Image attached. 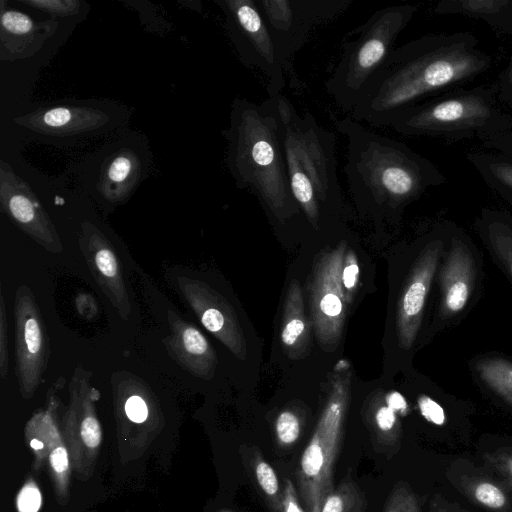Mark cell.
<instances>
[{
	"mask_svg": "<svg viewBox=\"0 0 512 512\" xmlns=\"http://www.w3.org/2000/svg\"><path fill=\"white\" fill-rule=\"evenodd\" d=\"M467 31L427 34L395 49L372 78L350 117L371 126H388L401 110L484 74L492 58Z\"/></svg>",
	"mask_w": 512,
	"mask_h": 512,
	"instance_id": "cell-1",
	"label": "cell"
},
{
	"mask_svg": "<svg viewBox=\"0 0 512 512\" xmlns=\"http://www.w3.org/2000/svg\"><path fill=\"white\" fill-rule=\"evenodd\" d=\"M347 140L344 172L356 203L379 213L399 214L447 178L405 143L365 128L351 117L335 121Z\"/></svg>",
	"mask_w": 512,
	"mask_h": 512,
	"instance_id": "cell-2",
	"label": "cell"
},
{
	"mask_svg": "<svg viewBox=\"0 0 512 512\" xmlns=\"http://www.w3.org/2000/svg\"><path fill=\"white\" fill-rule=\"evenodd\" d=\"M227 141V166L238 188L253 193L276 223L301 214L292 195L276 96L261 103L235 98Z\"/></svg>",
	"mask_w": 512,
	"mask_h": 512,
	"instance_id": "cell-3",
	"label": "cell"
},
{
	"mask_svg": "<svg viewBox=\"0 0 512 512\" xmlns=\"http://www.w3.org/2000/svg\"><path fill=\"white\" fill-rule=\"evenodd\" d=\"M276 102L292 195L311 227L319 229L323 215L341 202L336 136L310 112L299 114L284 94Z\"/></svg>",
	"mask_w": 512,
	"mask_h": 512,
	"instance_id": "cell-4",
	"label": "cell"
},
{
	"mask_svg": "<svg viewBox=\"0 0 512 512\" xmlns=\"http://www.w3.org/2000/svg\"><path fill=\"white\" fill-rule=\"evenodd\" d=\"M407 137L440 138L449 142L481 139V143L512 128V116L497 99L494 84L459 87L398 112L388 123Z\"/></svg>",
	"mask_w": 512,
	"mask_h": 512,
	"instance_id": "cell-5",
	"label": "cell"
},
{
	"mask_svg": "<svg viewBox=\"0 0 512 512\" xmlns=\"http://www.w3.org/2000/svg\"><path fill=\"white\" fill-rule=\"evenodd\" d=\"M417 11L415 4L387 6L347 33L355 38L345 36L341 57L324 82L327 93L344 111L353 110Z\"/></svg>",
	"mask_w": 512,
	"mask_h": 512,
	"instance_id": "cell-6",
	"label": "cell"
},
{
	"mask_svg": "<svg viewBox=\"0 0 512 512\" xmlns=\"http://www.w3.org/2000/svg\"><path fill=\"white\" fill-rule=\"evenodd\" d=\"M350 399V372L340 371L296 470L300 500L306 512H321L333 491V470L340 451Z\"/></svg>",
	"mask_w": 512,
	"mask_h": 512,
	"instance_id": "cell-7",
	"label": "cell"
},
{
	"mask_svg": "<svg viewBox=\"0 0 512 512\" xmlns=\"http://www.w3.org/2000/svg\"><path fill=\"white\" fill-rule=\"evenodd\" d=\"M482 256L466 231L449 221L446 250L436 277L439 299L435 329H445L464 317L479 293Z\"/></svg>",
	"mask_w": 512,
	"mask_h": 512,
	"instance_id": "cell-8",
	"label": "cell"
},
{
	"mask_svg": "<svg viewBox=\"0 0 512 512\" xmlns=\"http://www.w3.org/2000/svg\"><path fill=\"white\" fill-rule=\"evenodd\" d=\"M270 30L285 74L297 80L293 58L318 27L340 17L352 0H255Z\"/></svg>",
	"mask_w": 512,
	"mask_h": 512,
	"instance_id": "cell-9",
	"label": "cell"
},
{
	"mask_svg": "<svg viewBox=\"0 0 512 512\" xmlns=\"http://www.w3.org/2000/svg\"><path fill=\"white\" fill-rule=\"evenodd\" d=\"M224 13L225 27L241 63L260 70L268 79L269 97L282 94L285 72L270 30L255 0H215Z\"/></svg>",
	"mask_w": 512,
	"mask_h": 512,
	"instance_id": "cell-10",
	"label": "cell"
},
{
	"mask_svg": "<svg viewBox=\"0 0 512 512\" xmlns=\"http://www.w3.org/2000/svg\"><path fill=\"white\" fill-rule=\"evenodd\" d=\"M449 221L436 224L416 255L402 286L396 312L399 346L413 348L420 333L426 303L447 246Z\"/></svg>",
	"mask_w": 512,
	"mask_h": 512,
	"instance_id": "cell-11",
	"label": "cell"
},
{
	"mask_svg": "<svg viewBox=\"0 0 512 512\" xmlns=\"http://www.w3.org/2000/svg\"><path fill=\"white\" fill-rule=\"evenodd\" d=\"M345 241L333 249L324 251L314 263L308 292L310 320L313 331L322 349L337 348L347 316V301L341 282L345 253Z\"/></svg>",
	"mask_w": 512,
	"mask_h": 512,
	"instance_id": "cell-12",
	"label": "cell"
},
{
	"mask_svg": "<svg viewBox=\"0 0 512 512\" xmlns=\"http://www.w3.org/2000/svg\"><path fill=\"white\" fill-rule=\"evenodd\" d=\"M15 374L24 397L42 381L50 357L49 337L31 289L20 285L14 298Z\"/></svg>",
	"mask_w": 512,
	"mask_h": 512,
	"instance_id": "cell-13",
	"label": "cell"
},
{
	"mask_svg": "<svg viewBox=\"0 0 512 512\" xmlns=\"http://www.w3.org/2000/svg\"><path fill=\"white\" fill-rule=\"evenodd\" d=\"M0 204L10 220L45 250L63 251L56 227L37 196L3 160L0 162Z\"/></svg>",
	"mask_w": 512,
	"mask_h": 512,
	"instance_id": "cell-14",
	"label": "cell"
},
{
	"mask_svg": "<svg viewBox=\"0 0 512 512\" xmlns=\"http://www.w3.org/2000/svg\"><path fill=\"white\" fill-rule=\"evenodd\" d=\"M177 287L207 331L237 358L244 360L247 345L238 317L219 292L198 279L179 276Z\"/></svg>",
	"mask_w": 512,
	"mask_h": 512,
	"instance_id": "cell-15",
	"label": "cell"
},
{
	"mask_svg": "<svg viewBox=\"0 0 512 512\" xmlns=\"http://www.w3.org/2000/svg\"><path fill=\"white\" fill-rule=\"evenodd\" d=\"M79 246L101 291L121 318L127 320L132 306L121 264L112 244L92 223L84 222Z\"/></svg>",
	"mask_w": 512,
	"mask_h": 512,
	"instance_id": "cell-16",
	"label": "cell"
},
{
	"mask_svg": "<svg viewBox=\"0 0 512 512\" xmlns=\"http://www.w3.org/2000/svg\"><path fill=\"white\" fill-rule=\"evenodd\" d=\"M14 121L40 134L74 136L102 128L110 117L106 111L95 106L58 104L38 108Z\"/></svg>",
	"mask_w": 512,
	"mask_h": 512,
	"instance_id": "cell-17",
	"label": "cell"
},
{
	"mask_svg": "<svg viewBox=\"0 0 512 512\" xmlns=\"http://www.w3.org/2000/svg\"><path fill=\"white\" fill-rule=\"evenodd\" d=\"M147 162L144 152L132 144H123L108 153L100 163L96 191L111 205L127 201L144 179Z\"/></svg>",
	"mask_w": 512,
	"mask_h": 512,
	"instance_id": "cell-18",
	"label": "cell"
},
{
	"mask_svg": "<svg viewBox=\"0 0 512 512\" xmlns=\"http://www.w3.org/2000/svg\"><path fill=\"white\" fill-rule=\"evenodd\" d=\"M55 19L36 21L28 14L0 2V60L14 61L36 54L56 32Z\"/></svg>",
	"mask_w": 512,
	"mask_h": 512,
	"instance_id": "cell-19",
	"label": "cell"
},
{
	"mask_svg": "<svg viewBox=\"0 0 512 512\" xmlns=\"http://www.w3.org/2000/svg\"><path fill=\"white\" fill-rule=\"evenodd\" d=\"M170 334L163 339L169 355L187 372L211 380L217 355L202 332L174 312H168Z\"/></svg>",
	"mask_w": 512,
	"mask_h": 512,
	"instance_id": "cell-20",
	"label": "cell"
},
{
	"mask_svg": "<svg viewBox=\"0 0 512 512\" xmlns=\"http://www.w3.org/2000/svg\"><path fill=\"white\" fill-rule=\"evenodd\" d=\"M474 227L494 262L512 283V214L506 210L482 208Z\"/></svg>",
	"mask_w": 512,
	"mask_h": 512,
	"instance_id": "cell-21",
	"label": "cell"
},
{
	"mask_svg": "<svg viewBox=\"0 0 512 512\" xmlns=\"http://www.w3.org/2000/svg\"><path fill=\"white\" fill-rule=\"evenodd\" d=\"M433 12L481 20L512 41V0H440Z\"/></svg>",
	"mask_w": 512,
	"mask_h": 512,
	"instance_id": "cell-22",
	"label": "cell"
},
{
	"mask_svg": "<svg viewBox=\"0 0 512 512\" xmlns=\"http://www.w3.org/2000/svg\"><path fill=\"white\" fill-rule=\"evenodd\" d=\"M281 343L292 359L305 356L310 344V324L305 315L301 286L293 279L287 289L281 323Z\"/></svg>",
	"mask_w": 512,
	"mask_h": 512,
	"instance_id": "cell-23",
	"label": "cell"
},
{
	"mask_svg": "<svg viewBox=\"0 0 512 512\" xmlns=\"http://www.w3.org/2000/svg\"><path fill=\"white\" fill-rule=\"evenodd\" d=\"M475 381L512 406V360L489 352L475 356L469 363Z\"/></svg>",
	"mask_w": 512,
	"mask_h": 512,
	"instance_id": "cell-24",
	"label": "cell"
},
{
	"mask_svg": "<svg viewBox=\"0 0 512 512\" xmlns=\"http://www.w3.org/2000/svg\"><path fill=\"white\" fill-rule=\"evenodd\" d=\"M465 157L487 187L512 206V159L490 150H473Z\"/></svg>",
	"mask_w": 512,
	"mask_h": 512,
	"instance_id": "cell-25",
	"label": "cell"
},
{
	"mask_svg": "<svg viewBox=\"0 0 512 512\" xmlns=\"http://www.w3.org/2000/svg\"><path fill=\"white\" fill-rule=\"evenodd\" d=\"M365 422L373 449L387 457L393 455L399 446L401 434L397 413L385 401H375L365 412Z\"/></svg>",
	"mask_w": 512,
	"mask_h": 512,
	"instance_id": "cell-26",
	"label": "cell"
},
{
	"mask_svg": "<svg viewBox=\"0 0 512 512\" xmlns=\"http://www.w3.org/2000/svg\"><path fill=\"white\" fill-rule=\"evenodd\" d=\"M246 459L248 474L260 490L271 512H284L283 490L280 489L274 469L255 446H248Z\"/></svg>",
	"mask_w": 512,
	"mask_h": 512,
	"instance_id": "cell-27",
	"label": "cell"
},
{
	"mask_svg": "<svg viewBox=\"0 0 512 512\" xmlns=\"http://www.w3.org/2000/svg\"><path fill=\"white\" fill-rule=\"evenodd\" d=\"M367 499L350 473L325 499L321 512H366Z\"/></svg>",
	"mask_w": 512,
	"mask_h": 512,
	"instance_id": "cell-28",
	"label": "cell"
},
{
	"mask_svg": "<svg viewBox=\"0 0 512 512\" xmlns=\"http://www.w3.org/2000/svg\"><path fill=\"white\" fill-rule=\"evenodd\" d=\"M21 4L40 10L52 17H73L81 13L84 2L79 0H20Z\"/></svg>",
	"mask_w": 512,
	"mask_h": 512,
	"instance_id": "cell-29",
	"label": "cell"
},
{
	"mask_svg": "<svg viewBox=\"0 0 512 512\" xmlns=\"http://www.w3.org/2000/svg\"><path fill=\"white\" fill-rule=\"evenodd\" d=\"M301 423L298 416L290 411H282L275 421V435L277 442L282 447H290L299 438Z\"/></svg>",
	"mask_w": 512,
	"mask_h": 512,
	"instance_id": "cell-30",
	"label": "cell"
},
{
	"mask_svg": "<svg viewBox=\"0 0 512 512\" xmlns=\"http://www.w3.org/2000/svg\"><path fill=\"white\" fill-rule=\"evenodd\" d=\"M358 279L359 265L356 254L352 249L347 248L342 266L341 282L348 304L353 300L358 285Z\"/></svg>",
	"mask_w": 512,
	"mask_h": 512,
	"instance_id": "cell-31",
	"label": "cell"
},
{
	"mask_svg": "<svg viewBox=\"0 0 512 512\" xmlns=\"http://www.w3.org/2000/svg\"><path fill=\"white\" fill-rule=\"evenodd\" d=\"M494 86L499 103L512 116V58L498 75Z\"/></svg>",
	"mask_w": 512,
	"mask_h": 512,
	"instance_id": "cell-32",
	"label": "cell"
},
{
	"mask_svg": "<svg viewBox=\"0 0 512 512\" xmlns=\"http://www.w3.org/2000/svg\"><path fill=\"white\" fill-rule=\"evenodd\" d=\"M417 404L421 415L427 421L435 425H443L445 423V411L434 398L427 394H420L417 398Z\"/></svg>",
	"mask_w": 512,
	"mask_h": 512,
	"instance_id": "cell-33",
	"label": "cell"
},
{
	"mask_svg": "<svg viewBox=\"0 0 512 512\" xmlns=\"http://www.w3.org/2000/svg\"><path fill=\"white\" fill-rule=\"evenodd\" d=\"M383 512H417V507L406 489L395 487L389 495Z\"/></svg>",
	"mask_w": 512,
	"mask_h": 512,
	"instance_id": "cell-34",
	"label": "cell"
},
{
	"mask_svg": "<svg viewBox=\"0 0 512 512\" xmlns=\"http://www.w3.org/2000/svg\"><path fill=\"white\" fill-rule=\"evenodd\" d=\"M8 373V324L2 291L0 293V376L5 379Z\"/></svg>",
	"mask_w": 512,
	"mask_h": 512,
	"instance_id": "cell-35",
	"label": "cell"
},
{
	"mask_svg": "<svg viewBox=\"0 0 512 512\" xmlns=\"http://www.w3.org/2000/svg\"><path fill=\"white\" fill-rule=\"evenodd\" d=\"M476 498L491 508L502 507L505 503L503 493L490 483H482L475 490Z\"/></svg>",
	"mask_w": 512,
	"mask_h": 512,
	"instance_id": "cell-36",
	"label": "cell"
},
{
	"mask_svg": "<svg viewBox=\"0 0 512 512\" xmlns=\"http://www.w3.org/2000/svg\"><path fill=\"white\" fill-rule=\"evenodd\" d=\"M20 512H37L41 505V495L33 484L26 485L18 495Z\"/></svg>",
	"mask_w": 512,
	"mask_h": 512,
	"instance_id": "cell-37",
	"label": "cell"
},
{
	"mask_svg": "<svg viewBox=\"0 0 512 512\" xmlns=\"http://www.w3.org/2000/svg\"><path fill=\"white\" fill-rule=\"evenodd\" d=\"M81 437L84 443L95 448L101 441V429L97 419L94 416H86L81 423Z\"/></svg>",
	"mask_w": 512,
	"mask_h": 512,
	"instance_id": "cell-38",
	"label": "cell"
},
{
	"mask_svg": "<svg viewBox=\"0 0 512 512\" xmlns=\"http://www.w3.org/2000/svg\"><path fill=\"white\" fill-rule=\"evenodd\" d=\"M125 412L128 418L135 423H142L148 417V407L145 400L137 395H131L125 402Z\"/></svg>",
	"mask_w": 512,
	"mask_h": 512,
	"instance_id": "cell-39",
	"label": "cell"
},
{
	"mask_svg": "<svg viewBox=\"0 0 512 512\" xmlns=\"http://www.w3.org/2000/svg\"><path fill=\"white\" fill-rule=\"evenodd\" d=\"M283 511L284 512H306L300 503L299 496L293 482L285 479L283 487Z\"/></svg>",
	"mask_w": 512,
	"mask_h": 512,
	"instance_id": "cell-40",
	"label": "cell"
},
{
	"mask_svg": "<svg viewBox=\"0 0 512 512\" xmlns=\"http://www.w3.org/2000/svg\"><path fill=\"white\" fill-rule=\"evenodd\" d=\"M76 307L78 313L86 319H93L97 314V305L92 296L85 293H79L76 297Z\"/></svg>",
	"mask_w": 512,
	"mask_h": 512,
	"instance_id": "cell-41",
	"label": "cell"
},
{
	"mask_svg": "<svg viewBox=\"0 0 512 512\" xmlns=\"http://www.w3.org/2000/svg\"><path fill=\"white\" fill-rule=\"evenodd\" d=\"M384 401L397 414L405 415L408 411V403L398 391L387 393Z\"/></svg>",
	"mask_w": 512,
	"mask_h": 512,
	"instance_id": "cell-42",
	"label": "cell"
},
{
	"mask_svg": "<svg viewBox=\"0 0 512 512\" xmlns=\"http://www.w3.org/2000/svg\"><path fill=\"white\" fill-rule=\"evenodd\" d=\"M50 461L53 469L57 473L64 472L68 467L67 452L64 447L54 449L50 455Z\"/></svg>",
	"mask_w": 512,
	"mask_h": 512,
	"instance_id": "cell-43",
	"label": "cell"
},
{
	"mask_svg": "<svg viewBox=\"0 0 512 512\" xmlns=\"http://www.w3.org/2000/svg\"><path fill=\"white\" fill-rule=\"evenodd\" d=\"M30 445L32 448L36 449V450H39V449H42L43 448V443L40 442L39 440L37 439H33L31 440L30 442Z\"/></svg>",
	"mask_w": 512,
	"mask_h": 512,
	"instance_id": "cell-44",
	"label": "cell"
}]
</instances>
